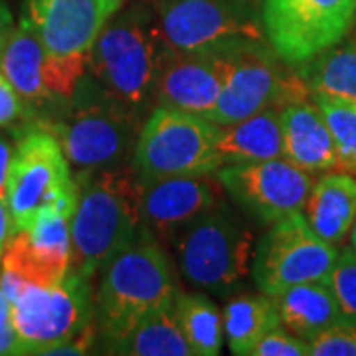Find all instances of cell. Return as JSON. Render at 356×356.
<instances>
[{
	"label": "cell",
	"mask_w": 356,
	"mask_h": 356,
	"mask_svg": "<svg viewBox=\"0 0 356 356\" xmlns=\"http://www.w3.org/2000/svg\"><path fill=\"white\" fill-rule=\"evenodd\" d=\"M18 355V337L13 323V305L0 287V356Z\"/></svg>",
	"instance_id": "33"
},
{
	"label": "cell",
	"mask_w": 356,
	"mask_h": 356,
	"mask_svg": "<svg viewBox=\"0 0 356 356\" xmlns=\"http://www.w3.org/2000/svg\"><path fill=\"white\" fill-rule=\"evenodd\" d=\"M353 252H355V250H353ZM355 254H356V252H355Z\"/></svg>",
	"instance_id": "40"
},
{
	"label": "cell",
	"mask_w": 356,
	"mask_h": 356,
	"mask_svg": "<svg viewBox=\"0 0 356 356\" xmlns=\"http://www.w3.org/2000/svg\"><path fill=\"white\" fill-rule=\"evenodd\" d=\"M105 353L127 356H192V350L178 327L172 305L154 311L139 325L105 348Z\"/></svg>",
	"instance_id": "24"
},
{
	"label": "cell",
	"mask_w": 356,
	"mask_h": 356,
	"mask_svg": "<svg viewBox=\"0 0 356 356\" xmlns=\"http://www.w3.org/2000/svg\"><path fill=\"white\" fill-rule=\"evenodd\" d=\"M14 159V145L10 139L0 133V200L6 202V186H8V175Z\"/></svg>",
	"instance_id": "34"
},
{
	"label": "cell",
	"mask_w": 356,
	"mask_h": 356,
	"mask_svg": "<svg viewBox=\"0 0 356 356\" xmlns=\"http://www.w3.org/2000/svg\"><path fill=\"white\" fill-rule=\"evenodd\" d=\"M99 273L93 318L105 348L154 311L172 305L180 291L165 245L147 228H140Z\"/></svg>",
	"instance_id": "3"
},
{
	"label": "cell",
	"mask_w": 356,
	"mask_h": 356,
	"mask_svg": "<svg viewBox=\"0 0 356 356\" xmlns=\"http://www.w3.org/2000/svg\"><path fill=\"white\" fill-rule=\"evenodd\" d=\"M261 4L264 0H168L159 13L163 36L180 51L267 42Z\"/></svg>",
	"instance_id": "10"
},
{
	"label": "cell",
	"mask_w": 356,
	"mask_h": 356,
	"mask_svg": "<svg viewBox=\"0 0 356 356\" xmlns=\"http://www.w3.org/2000/svg\"><path fill=\"white\" fill-rule=\"evenodd\" d=\"M14 28V16L8 8V4L4 0H0V46L2 42L8 38V34L13 32Z\"/></svg>",
	"instance_id": "36"
},
{
	"label": "cell",
	"mask_w": 356,
	"mask_h": 356,
	"mask_svg": "<svg viewBox=\"0 0 356 356\" xmlns=\"http://www.w3.org/2000/svg\"><path fill=\"white\" fill-rule=\"evenodd\" d=\"M24 14L48 56L89 51L103 24L121 6L115 0H22Z\"/></svg>",
	"instance_id": "16"
},
{
	"label": "cell",
	"mask_w": 356,
	"mask_h": 356,
	"mask_svg": "<svg viewBox=\"0 0 356 356\" xmlns=\"http://www.w3.org/2000/svg\"><path fill=\"white\" fill-rule=\"evenodd\" d=\"M305 218L315 234L331 243L343 242L356 220V178L334 170L317 180L305 202Z\"/></svg>",
	"instance_id": "22"
},
{
	"label": "cell",
	"mask_w": 356,
	"mask_h": 356,
	"mask_svg": "<svg viewBox=\"0 0 356 356\" xmlns=\"http://www.w3.org/2000/svg\"><path fill=\"white\" fill-rule=\"evenodd\" d=\"M168 51L156 10L147 2H131L93 40L88 76L115 102L145 117L154 109L156 79Z\"/></svg>",
	"instance_id": "1"
},
{
	"label": "cell",
	"mask_w": 356,
	"mask_h": 356,
	"mask_svg": "<svg viewBox=\"0 0 356 356\" xmlns=\"http://www.w3.org/2000/svg\"><path fill=\"white\" fill-rule=\"evenodd\" d=\"M309 93L356 103V44L332 46L305 64L297 65Z\"/></svg>",
	"instance_id": "25"
},
{
	"label": "cell",
	"mask_w": 356,
	"mask_h": 356,
	"mask_svg": "<svg viewBox=\"0 0 356 356\" xmlns=\"http://www.w3.org/2000/svg\"><path fill=\"white\" fill-rule=\"evenodd\" d=\"M32 107L18 95L13 83L0 74V129L13 127L16 123L24 121L26 127H30Z\"/></svg>",
	"instance_id": "32"
},
{
	"label": "cell",
	"mask_w": 356,
	"mask_h": 356,
	"mask_svg": "<svg viewBox=\"0 0 356 356\" xmlns=\"http://www.w3.org/2000/svg\"><path fill=\"white\" fill-rule=\"evenodd\" d=\"M350 242H353V250L356 252V220H355V229H353V236H350Z\"/></svg>",
	"instance_id": "37"
},
{
	"label": "cell",
	"mask_w": 356,
	"mask_h": 356,
	"mask_svg": "<svg viewBox=\"0 0 356 356\" xmlns=\"http://www.w3.org/2000/svg\"><path fill=\"white\" fill-rule=\"evenodd\" d=\"M172 245L182 277L218 297L240 289L252 271L254 234L224 202L196 218Z\"/></svg>",
	"instance_id": "5"
},
{
	"label": "cell",
	"mask_w": 356,
	"mask_h": 356,
	"mask_svg": "<svg viewBox=\"0 0 356 356\" xmlns=\"http://www.w3.org/2000/svg\"><path fill=\"white\" fill-rule=\"evenodd\" d=\"M76 204V178L60 140L42 127L18 133L6 186V206L16 232L30 228L46 210L72 218Z\"/></svg>",
	"instance_id": "7"
},
{
	"label": "cell",
	"mask_w": 356,
	"mask_h": 356,
	"mask_svg": "<svg viewBox=\"0 0 356 356\" xmlns=\"http://www.w3.org/2000/svg\"><path fill=\"white\" fill-rule=\"evenodd\" d=\"M10 305L18 355H50L95 323L89 277L72 269L50 287L28 285Z\"/></svg>",
	"instance_id": "9"
},
{
	"label": "cell",
	"mask_w": 356,
	"mask_h": 356,
	"mask_svg": "<svg viewBox=\"0 0 356 356\" xmlns=\"http://www.w3.org/2000/svg\"><path fill=\"white\" fill-rule=\"evenodd\" d=\"M329 281L343 317L356 323V254L353 248L339 254Z\"/></svg>",
	"instance_id": "29"
},
{
	"label": "cell",
	"mask_w": 356,
	"mask_h": 356,
	"mask_svg": "<svg viewBox=\"0 0 356 356\" xmlns=\"http://www.w3.org/2000/svg\"><path fill=\"white\" fill-rule=\"evenodd\" d=\"M339 252L309 226L303 212L271 224L254 254L252 275L257 289L275 295L307 281L329 280Z\"/></svg>",
	"instance_id": "12"
},
{
	"label": "cell",
	"mask_w": 356,
	"mask_h": 356,
	"mask_svg": "<svg viewBox=\"0 0 356 356\" xmlns=\"http://www.w3.org/2000/svg\"><path fill=\"white\" fill-rule=\"evenodd\" d=\"M216 177L242 212L267 226L293 212H303L313 188L311 172L285 159L224 165Z\"/></svg>",
	"instance_id": "14"
},
{
	"label": "cell",
	"mask_w": 356,
	"mask_h": 356,
	"mask_svg": "<svg viewBox=\"0 0 356 356\" xmlns=\"http://www.w3.org/2000/svg\"><path fill=\"white\" fill-rule=\"evenodd\" d=\"M307 343L311 356H356V323L343 318Z\"/></svg>",
	"instance_id": "30"
},
{
	"label": "cell",
	"mask_w": 356,
	"mask_h": 356,
	"mask_svg": "<svg viewBox=\"0 0 356 356\" xmlns=\"http://www.w3.org/2000/svg\"><path fill=\"white\" fill-rule=\"evenodd\" d=\"M76 184L77 204L70 220V269L91 280L143 228V182L133 166L121 165L77 175Z\"/></svg>",
	"instance_id": "2"
},
{
	"label": "cell",
	"mask_w": 356,
	"mask_h": 356,
	"mask_svg": "<svg viewBox=\"0 0 356 356\" xmlns=\"http://www.w3.org/2000/svg\"><path fill=\"white\" fill-rule=\"evenodd\" d=\"M315 103L325 117L334 140V170L356 175V103L323 95H315Z\"/></svg>",
	"instance_id": "27"
},
{
	"label": "cell",
	"mask_w": 356,
	"mask_h": 356,
	"mask_svg": "<svg viewBox=\"0 0 356 356\" xmlns=\"http://www.w3.org/2000/svg\"><path fill=\"white\" fill-rule=\"evenodd\" d=\"M224 337L232 355L252 356L254 346L267 332L281 327L280 313L266 293H243L228 301L222 311Z\"/></svg>",
	"instance_id": "23"
},
{
	"label": "cell",
	"mask_w": 356,
	"mask_h": 356,
	"mask_svg": "<svg viewBox=\"0 0 356 356\" xmlns=\"http://www.w3.org/2000/svg\"><path fill=\"white\" fill-rule=\"evenodd\" d=\"M224 67V88L216 107L206 119L216 125H232L264 111L303 102L309 93L305 81L269 46V42L238 44L216 50Z\"/></svg>",
	"instance_id": "6"
},
{
	"label": "cell",
	"mask_w": 356,
	"mask_h": 356,
	"mask_svg": "<svg viewBox=\"0 0 356 356\" xmlns=\"http://www.w3.org/2000/svg\"><path fill=\"white\" fill-rule=\"evenodd\" d=\"M224 88V67L216 50L168 51L156 79L154 107L208 117Z\"/></svg>",
	"instance_id": "17"
},
{
	"label": "cell",
	"mask_w": 356,
	"mask_h": 356,
	"mask_svg": "<svg viewBox=\"0 0 356 356\" xmlns=\"http://www.w3.org/2000/svg\"><path fill=\"white\" fill-rule=\"evenodd\" d=\"M216 153L222 166L283 159V133L277 107H267L232 125H218Z\"/></svg>",
	"instance_id": "21"
},
{
	"label": "cell",
	"mask_w": 356,
	"mask_h": 356,
	"mask_svg": "<svg viewBox=\"0 0 356 356\" xmlns=\"http://www.w3.org/2000/svg\"><path fill=\"white\" fill-rule=\"evenodd\" d=\"M46 58L44 42L26 18H20L0 46V74L32 109H42L56 102L44 79Z\"/></svg>",
	"instance_id": "19"
},
{
	"label": "cell",
	"mask_w": 356,
	"mask_h": 356,
	"mask_svg": "<svg viewBox=\"0 0 356 356\" xmlns=\"http://www.w3.org/2000/svg\"><path fill=\"white\" fill-rule=\"evenodd\" d=\"M216 137L218 125L206 117L154 107L140 127L133 168L140 182L216 172Z\"/></svg>",
	"instance_id": "8"
},
{
	"label": "cell",
	"mask_w": 356,
	"mask_h": 356,
	"mask_svg": "<svg viewBox=\"0 0 356 356\" xmlns=\"http://www.w3.org/2000/svg\"><path fill=\"white\" fill-rule=\"evenodd\" d=\"M220 202L222 184L216 172L143 182V228L163 245H172L182 229Z\"/></svg>",
	"instance_id": "15"
},
{
	"label": "cell",
	"mask_w": 356,
	"mask_h": 356,
	"mask_svg": "<svg viewBox=\"0 0 356 356\" xmlns=\"http://www.w3.org/2000/svg\"><path fill=\"white\" fill-rule=\"evenodd\" d=\"M115 2H117L119 6H123V4H125V0H115Z\"/></svg>",
	"instance_id": "38"
},
{
	"label": "cell",
	"mask_w": 356,
	"mask_h": 356,
	"mask_svg": "<svg viewBox=\"0 0 356 356\" xmlns=\"http://www.w3.org/2000/svg\"><path fill=\"white\" fill-rule=\"evenodd\" d=\"M58 103V115L38 119L32 127L48 129L60 140L77 175L121 166L133 154L143 115L115 102L91 77H83L76 93Z\"/></svg>",
	"instance_id": "4"
},
{
	"label": "cell",
	"mask_w": 356,
	"mask_h": 356,
	"mask_svg": "<svg viewBox=\"0 0 356 356\" xmlns=\"http://www.w3.org/2000/svg\"><path fill=\"white\" fill-rule=\"evenodd\" d=\"M353 42H355V44H356V32H355V38H353Z\"/></svg>",
	"instance_id": "39"
},
{
	"label": "cell",
	"mask_w": 356,
	"mask_h": 356,
	"mask_svg": "<svg viewBox=\"0 0 356 356\" xmlns=\"http://www.w3.org/2000/svg\"><path fill=\"white\" fill-rule=\"evenodd\" d=\"M89 51L74 54V56H62V58H46L44 67V79L46 88L51 93V97L58 102H65L76 93L77 86L81 79L88 76Z\"/></svg>",
	"instance_id": "28"
},
{
	"label": "cell",
	"mask_w": 356,
	"mask_h": 356,
	"mask_svg": "<svg viewBox=\"0 0 356 356\" xmlns=\"http://www.w3.org/2000/svg\"><path fill=\"white\" fill-rule=\"evenodd\" d=\"M356 20V0H264L261 22L273 51L291 67L341 44Z\"/></svg>",
	"instance_id": "11"
},
{
	"label": "cell",
	"mask_w": 356,
	"mask_h": 356,
	"mask_svg": "<svg viewBox=\"0 0 356 356\" xmlns=\"http://www.w3.org/2000/svg\"><path fill=\"white\" fill-rule=\"evenodd\" d=\"M172 311L192 356L220 355L224 343V315L206 295L178 291Z\"/></svg>",
	"instance_id": "26"
},
{
	"label": "cell",
	"mask_w": 356,
	"mask_h": 356,
	"mask_svg": "<svg viewBox=\"0 0 356 356\" xmlns=\"http://www.w3.org/2000/svg\"><path fill=\"white\" fill-rule=\"evenodd\" d=\"M252 356H309V343L287 329L277 327L259 339Z\"/></svg>",
	"instance_id": "31"
},
{
	"label": "cell",
	"mask_w": 356,
	"mask_h": 356,
	"mask_svg": "<svg viewBox=\"0 0 356 356\" xmlns=\"http://www.w3.org/2000/svg\"><path fill=\"white\" fill-rule=\"evenodd\" d=\"M16 234V226H14V220L10 216V210L4 200H0V257H2V252L6 248L8 240Z\"/></svg>",
	"instance_id": "35"
},
{
	"label": "cell",
	"mask_w": 356,
	"mask_h": 356,
	"mask_svg": "<svg viewBox=\"0 0 356 356\" xmlns=\"http://www.w3.org/2000/svg\"><path fill=\"white\" fill-rule=\"evenodd\" d=\"M277 307L281 327L311 341L343 321V313L329 280L307 281L269 295Z\"/></svg>",
	"instance_id": "20"
},
{
	"label": "cell",
	"mask_w": 356,
	"mask_h": 356,
	"mask_svg": "<svg viewBox=\"0 0 356 356\" xmlns=\"http://www.w3.org/2000/svg\"><path fill=\"white\" fill-rule=\"evenodd\" d=\"M283 159L307 172H325L337 166V149L317 103L295 102L281 107Z\"/></svg>",
	"instance_id": "18"
},
{
	"label": "cell",
	"mask_w": 356,
	"mask_h": 356,
	"mask_svg": "<svg viewBox=\"0 0 356 356\" xmlns=\"http://www.w3.org/2000/svg\"><path fill=\"white\" fill-rule=\"evenodd\" d=\"M62 212H42L28 229L16 232L0 257V287L8 301L28 285L50 287L65 280L72 266V229Z\"/></svg>",
	"instance_id": "13"
}]
</instances>
